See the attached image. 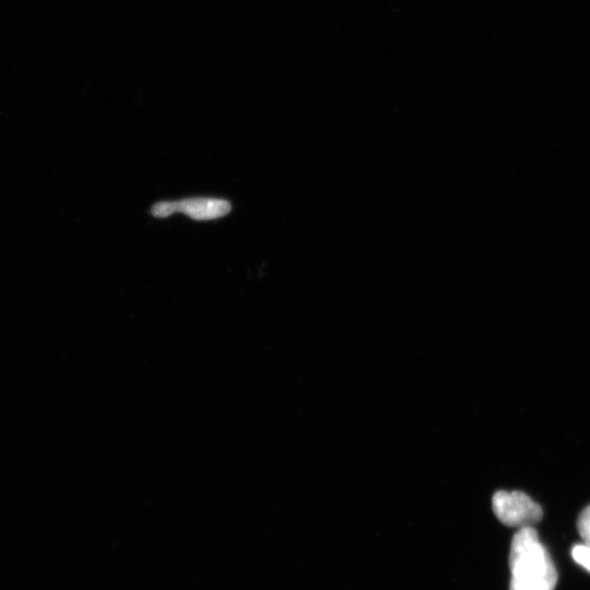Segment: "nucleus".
Instances as JSON below:
<instances>
[{
    "mask_svg": "<svg viewBox=\"0 0 590 590\" xmlns=\"http://www.w3.org/2000/svg\"><path fill=\"white\" fill-rule=\"evenodd\" d=\"M510 590H554L558 573L534 527L519 529L510 552Z\"/></svg>",
    "mask_w": 590,
    "mask_h": 590,
    "instance_id": "f257e3e1",
    "label": "nucleus"
},
{
    "mask_svg": "<svg viewBox=\"0 0 590 590\" xmlns=\"http://www.w3.org/2000/svg\"><path fill=\"white\" fill-rule=\"evenodd\" d=\"M492 507L502 524L519 529L533 527L544 516L541 506L521 491L495 493Z\"/></svg>",
    "mask_w": 590,
    "mask_h": 590,
    "instance_id": "f03ea898",
    "label": "nucleus"
},
{
    "mask_svg": "<svg viewBox=\"0 0 590 590\" xmlns=\"http://www.w3.org/2000/svg\"><path fill=\"white\" fill-rule=\"evenodd\" d=\"M231 205L227 200L216 198H188L179 202H162L153 206L151 214L157 218H168L181 212L193 220L219 219L230 214Z\"/></svg>",
    "mask_w": 590,
    "mask_h": 590,
    "instance_id": "7ed1b4c3",
    "label": "nucleus"
},
{
    "mask_svg": "<svg viewBox=\"0 0 590 590\" xmlns=\"http://www.w3.org/2000/svg\"><path fill=\"white\" fill-rule=\"evenodd\" d=\"M577 529L584 544L590 546V505L578 517Z\"/></svg>",
    "mask_w": 590,
    "mask_h": 590,
    "instance_id": "20e7f679",
    "label": "nucleus"
},
{
    "mask_svg": "<svg viewBox=\"0 0 590 590\" xmlns=\"http://www.w3.org/2000/svg\"><path fill=\"white\" fill-rule=\"evenodd\" d=\"M572 557L577 564L590 572V546L586 544L576 545L572 549Z\"/></svg>",
    "mask_w": 590,
    "mask_h": 590,
    "instance_id": "39448f33",
    "label": "nucleus"
}]
</instances>
